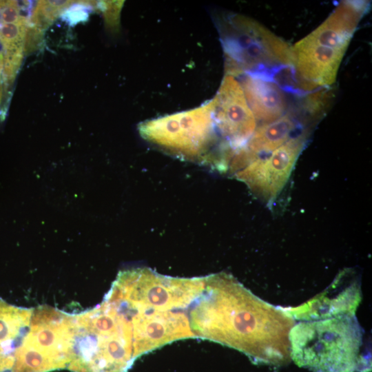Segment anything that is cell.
Segmentation results:
<instances>
[{
	"mask_svg": "<svg viewBox=\"0 0 372 372\" xmlns=\"http://www.w3.org/2000/svg\"><path fill=\"white\" fill-rule=\"evenodd\" d=\"M195 338L249 355H290L289 334L295 320L280 307L255 296L225 272L205 276L204 288L188 310Z\"/></svg>",
	"mask_w": 372,
	"mask_h": 372,
	"instance_id": "1",
	"label": "cell"
},
{
	"mask_svg": "<svg viewBox=\"0 0 372 372\" xmlns=\"http://www.w3.org/2000/svg\"><path fill=\"white\" fill-rule=\"evenodd\" d=\"M67 368L72 372H127L136 360L130 323L103 300L78 314L69 313Z\"/></svg>",
	"mask_w": 372,
	"mask_h": 372,
	"instance_id": "2",
	"label": "cell"
},
{
	"mask_svg": "<svg viewBox=\"0 0 372 372\" xmlns=\"http://www.w3.org/2000/svg\"><path fill=\"white\" fill-rule=\"evenodd\" d=\"M364 331L355 314L295 323L289 334L290 356L313 372H354L369 369L362 352Z\"/></svg>",
	"mask_w": 372,
	"mask_h": 372,
	"instance_id": "3",
	"label": "cell"
},
{
	"mask_svg": "<svg viewBox=\"0 0 372 372\" xmlns=\"http://www.w3.org/2000/svg\"><path fill=\"white\" fill-rule=\"evenodd\" d=\"M205 276L174 278L150 268L118 272L104 299L132 311H188L204 288Z\"/></svg>",
	"mask_w": 372,
	"mask_h": 372,
	"instance_id": "4",
	"label": "cell"
},
{
	"mask_svg": "<svg viewBox=\"0 0 372 372\" xmlns=\"http://www.w3.org/2000/svg\"><path fill=\"white\" fill-rule=\"evenodd\" d=\"M213 111L211 99L193 110L143 122L138 131L169 153L203 165L215 142Z\"/></svg>",
	"mask_w": 372,
	"mask_h": 372,
	"instance_id": "5",
	"label": "cell"
},
{
	"mask_svg": "<svg viewBox=\"0 0 372 372\" xmlns=\"http://www.w3.org/2000/svg\"><path fill=\"white\" fill-rule=\"evenodd\" d=\"M223 33L227 74H260V68L293 65L292 50L254 21L236 15Z\"/></svg>",
	"mask_w": 372,
	"mask_h": 372,
	"instance_id": "6",
	"label": "cell"
},
{
	"mask_svg": "<svg viewBox=\"0 0 372 372\" xmlns=\"http://www.w3.org/2000/svg\"><path fill=\"white\" fill-rule=\"evenodd\" d=\"M214 101L216 145L213 157L230 165L256 130L255 118L242 88L234 76L227 74Z\"/></svg>",
	"mask_w": 372,
	"mask_h": 372,
	"instance_id": "7",
	"label": "cell"
},
{
	"mask_svg": "<svg viewBox=\"0 0 372 372\" xmlns=\"http://www.w3.org/2000/svg\"><path fill=\"white\" fill-rule=\"evenodd\" d=\"M304 143L303 135L291 137L269 156L256 158L234 176L271 205L287 185Z\"/></svg>",
	"mask_w": 372,
	"mask_h": 372,
	"instance_id": "8",
	"label": "cell"
},
{
	"mask_svg": "<svg viewBox=\"0 0 372 372\" xmlns=\"http://www.w3.org/2000/svg\"><path fill=\"white\" fill-rule=\"evenodd\" d=\"M118 311L131 324L136 358L170 342L195 338L187 311Z\"/></svg>",
	"mask_w": 372,
	"mask_h": 372,
	"instance_id": "9",
	"label": "cell"
},
{
	"mask_svg": "<svg viewBox=\"0 0 372 372\" xmlns=\"http://www.w3.org/2000/svg\"><path fill=\"white\" fill-rule=\"evenodd\" d=\"M362 298L360 281L350 269L341 271L322 293L296 307H282L294 320L309 321L355 314Z\"/></svg>",
	"mask_w": 372,
	"mask_h": 372,
	"instance_id": "10",
	"label": "cell"
},
{
	"mask_svg": "<svg viewBox=\"0 0 372 372\" xmlns=\"http://www.w3.org/2000/svg\"><path fill=\"white\" fill-rule=\"evenodd\" d=\"M291 50L293 65L303 80L320 86L331 85L335 82L344 51L320 45L307 36Z\"/></svg>",
	"mask_w": 372,
	"mask_h": 372,
	"instance_id": "11",
	"label": "cell"
},
{
	"mask_svg": "<svg viewBox=\"0 0 372 372\" xmlns=\"http://www.w3.org/2000/svg\"><path fill=\"white\" fill-rule=\"evenodd\" d=\"M33 310L9 304L0 298V372H14L30 331Z\"/></svg>",
	"mask_w": 372,
	"mask_h": 372,
	"instance_id": "12",
	"label": "cell"
},
{
	"mask_svg": "<svg viewBox=\"0 0 372 372\" xmlns=\"http://www.w3.org/2000/svg\"><path fill=\"white\" fill-rule=\"evenodd\" d=\"M241 86L256 119L271 123L280 118L286 110L284 92L269 78L248 73L243 78Z\"/></svg>",
	"mask_w": 372,
	"mask_h": 372,
	"instance_id": "13",
	"label": "cell"
},
{
	"mask_svg": "<svg viewBox=\"0 0 372 372\" xmlns=\"http://www.w3.org/2000/svg\"><path fill=\"white\" fill-rule=\"evenodd\" d=\"M296 124L289 114L256 128L246 147L247 165L263 154L271 153L287 142Z\"/></svg>",
	"mask_w": 372,
	"mask_h": 372,
	"instance_id": "14",
	"label": "cell"
}]
</instances>
